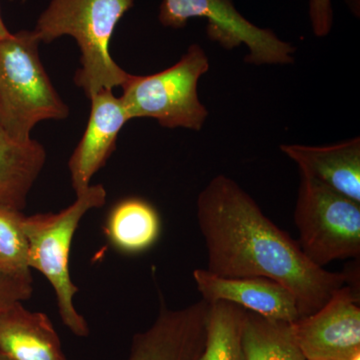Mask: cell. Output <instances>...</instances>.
Segmentation results:
<instances>
[{"label": "cell", "mask_w": 360, "mask_h": 360, "mask_svg": "<svg viewBox=\"0 0 360 360\" xmlns=\"http://www.w3.org/2000/svg\"><path fill=\"white\" fill-rule=\"evenodd\" d=\"M359 293L345 284L321 309L292 322L307 360H348L360 352Z\"/></svg>", "instance_id": "obj_8"}, {"label": "cell", "mask_w": 360, "mask_h": 360, "mask_svg": "<svg viewBox=\"0 0 360 360\" xmlns=\"http://www.w3.org/2000/svg\"><path fill=\"white\" fill-rule=\"evenodd\" d=\"M210 305L201 300L172 309L161 303L153 323L132 338L127 360H198L205 348Z\"/></svg>", "instance_id": "obj_9"}, {"label": "cell", "mask_w": 360, "mask_h": 360, "mask_svg": "<svg viewBox=\"0 0 360 360\" xmlns=\"http://www.w3.org/2000/svg\"><path fill=\"white\" fill-rule=\"evenodd\" d=\"M348 360H360V352H357V354H355L354 355H352V357H350Z\"/></svg>", "instance_id": "obj_23"}, {"label": "cell", "mask_w": 360, "mask_h": 360, "mask_svg": "<svg viewBox=\"0 0 360 360\" xmlns=\"http://www.w3.org/2000/svg\"><path fill=\"white\" fill-rule=\"evenodd\" d=\"M208 70L207 54L194 44L167 70L146 77L130 75L120 96L129 120L155 118L165 129L200 131L208 110L198 97V82Z\"/></svg>", "instance_id": "obj_5"}, {"label": "cell", "mask_w": 360, "mask_h": 360, "mask_svg": "<svg viewBox=\"0 0 360 360\" xmlns=\"http://www.w3.org/2000/svg\"><path fill=\"white\" fill-rule=\"evenodd\" d=\"M11 33L8 28L6 27V23H4V18H2L1 8H0V41L6 39Z\"/></svg>", "instance_id": "obj_21"}, {"label": "cell", "mask_w": 360, "mask_h": 360, "mask_svg": "<svg viewBox=\"0 0 360 360\" xmlns=\"http://www.w3.org/2000/svg\"><path fill=\"white\" fill-rule=\"evenodd\" d=\"M45 162L46 151L40 142L18 141L0 124V210H25Z\"/></svg>", "instance_id": "obj_14"}, {"label": "cell", "mask_w": 360, "mask_h": 360, "mask_svg": "<svg viewBox=\"0 0 360 360\" xmlns=\"http://www.w3.org/2000/svg\"><path fill=\"white\" fill-rule=\"evenodd\" d=\"M25 217L18 210H0V270L32 274L27 239L22 229Z\"/></svg>", "instance_id": "obj_18"}, {"label": "cell", "mask_w": 360, "mask_h": 360, "mask_svg": "<svg viewBox=\"0 0 360 360\" xmlns=\"http://www.w3.org/2000/svg\"><path fill=\"white\" fill-rule=\"evenodd\" d=\"M202 300L233 303L267 319L295 322L302 317L295 295L281 283L264 277H224L207 269L194 270Z\"/></svg>", "instance_id": "obj_11"}, {"label": "cell", "mask_w": 360, "mask_h": 360, "mask_svg": "<svg viewBox=\"0 0 360 360\" xmlns=\"http://www.w3.org/2000/svg\"><path fill=\"white\" fill-rule=\"evenodd\" d=\"M207 270L224 277H264L295 295L300 315L314 314L356 269L330 272L312 264L296 241L262 212L238 182L213 177L196 201Z\"/></svg>", "instance_id": "obj_1"}, {"label": "cell", "mask_w": 360, "mask_h": 360, "mask_svg": "<svg viewBox=\"0 0 360 360\" xmlns=\"http://www.w3.org/2000/svg\"><path fill=\"white\" fill-rule=\"evenodd\" d=\"M0 360H13L11 359V357L7 356L6 354H4V352L0 350Z\"/></svg>", "instance_id": "obj_22"}, {"label": "cell", "mask_w": 360, "mask_h": 360, "mask_svg": "<svg viewBox=\"0 0 360 360\" xmlns=\"http://www.w3.org/2000/svg\"><path fill=\"white\" fill-rule=\"evenodd\" d=\"M161 220L148 201L129 198L118 201L106 217L103 233L113 250L134 255L153 248L160 238Z\"/></svg>", "instance_id": "obj_15"}, {"label": "cell", "mask_w": 360, "mask_h": 360, "mask_svg": "<svg viewBox=\"0 0 360 360\" xmlns=\"http://www.w3.org/2000/svg\"><path fill=\"white\" fill-rule=\"evenodd\" d=\"M291 323L246 310L241 335L245 360H307Z\"/></svg>", "instance_id": "obj_16"}, {"label": "cell", "mask_w": 360, "mask_h": 360, "mask_svg": "<svg viewBox=\"0 0 360 360\" xmlns=\"http://www.w3.org/2000/svg\"><path fill=\"white\" fill-rule=\"evenodd\" d=\"M309 18L316 37H326L328 35L333 26L331 0H309Z\"/></svg>", "instance_id": "obj_20"}, {"label": "cell", "mask_w": 360, "mask_h": 360, "mask_svg": "<svg viewBox=\"0 0 360 360\" xmlns=\"http://www.w3.org/2000/svg\"><path fill=\"white\" fill-rule=\"evenodd\" d=\"M33 293L32 274L0 270V311L14 303L30 300Z\"/></svg>", "instance_id": "obj_19"}, {"label": "cell", "mask_w": 360, "mask_h": 360, "mask_svg": "<svg viewBox=\"0 0 360 360\" xmlns=\"http://www.w3.org/2000/svg\"><path fill=\"white\" fill-rule=\"evenodd\" d=\"M281 150L295 161L300 174L360 203V139L331 146L281 144Z\"/></svg>", "instance_id": "obj_12"}, {"label": "cell", "mask_w": 360, "mask_h": 360, "mask_svg": "<svg viewBox=\"0 0 360 360\" xmlns=\"http://www.w3.org/2000/svg\"><path fill=\"white\" fill-rule=\"evenodd\" d=\"M295 222L298 245L312 264L324 269L340 259L360 257V203L300 175Z\"/></svg>", "instance_id": "obj_6"}, {"label": "cell", "mask_w": 360, "mask_h": 360, "mask_svg": "<svg viewBox=\"0 0 360 360\" xmlns=\"http://www.w3.org/2000/svg\"><path fill=\"white\" fill-rule=\"evenodd\" d=\"M191 18L207 20L208 37L226 51L245 45V60L252 65H288L295 63L296 49L267 28L246 20L233 0H162L158 20L165 27H186Z\"/></svg>", "instance_id": "obj_7"}, {"label": "cell", "mask_w": 360, "mask_h": 360, "mask_svg": "<svg viewBox=\"0 0 360 360\" xmlns=\"http://www.w3.org/2000/svg\"><path fill=\"white\" fill-rule=\"evenodd\" d=\"M135 0H51L40 14L34 32L40 44L71 37L80 51L75 82L91 97L104 89L122 87L130 73L115 63L110 40L118 22Z\"/></svg>", "instance_id": "obj_2"}, {"label": "cell", "mask_w": 360, "mask_h": 360, "mask_svg": "<svg viewBox=\"0 0 360 360\" xmlns=\"http://www.w3.org/2000/svg\"><path fill=\"white\" fill-rule=\"evenodd\" d=\"M33 30L11 33L0 41V124L20 141H30L35 125L70 115L39 58Z\"/></svg>", "instance_id": "obj_3"}, {"label": "cell", "mask_w": 360, "mask_h": 360, "mask_svg": "<svg viewBox=\"0 0 360 360\" xmlns=\"http://www.w3.org/2000/svg\"><path fill=\"white\" fill-rule=\"evenodd\" d=\"M245 311L231 302L210 303L205 348L198 360H245L241 342Z\"/></svg>", "instance_id": "obj_17"}, {"label": "cell", "mask_w": 360, "mask_h": 360, "mask_svg": "<svg viewBox=\"0 0 360 360\" xmlns=\"http://www.w3.org/2000/svg\"><path fill=\"white\" fill-rule=\"evenodd\" d=\"M23 1H25V0H23Z\"/></svg>", "instance_id": "obj_24"}, {"label": "cell", "mask_w": 360, "mask_h": 360, "mask_svg": "<svg viewBox=\"0 0 360 360\" xmlns=\"http://www.w3.org/2000/svg\"><path fill=\"white\" fill-rule=\"evenodd\" d=\"M108 193L101 184L90 186L75 202L58 213L25 217L22 229L28 245V265L49 281L56 293L63 324L78 338H87L89 328L78 312L75 297L79 290L70 276L71 245L80 221L89 210L103 207Z\"/></svg>", "instance_id": "obj_4"}, {"label": "cell", "mask_w": 360, "mask_h": 360, "mask_svg": "<svg viewBox=\"0 0 360 360\" xmlns=\"http://www.w3.org/2000/svg\"><path fill=\"white\" fill-rule=\"evenodd\" d=\"M0 350L13 360H68L51 319L22 302L0 311Z\"/></svg>", "instance_id": "obj_13"}, {"label": "cell", "mask_w": 360, "mask_h": 360, "mask_svg": "<svg viewBox=\"0 0 360 360\" xmlns=\"http://www.w3.org/2000/svg\"><path fill=\"white\" fill-rule=\"evenodd\" d=\"M89 99L86 129L68 161L75 195L91 186L92 177L106 165L115 150L120 130L130 120L122 99L112 90H101Z\"/></svg>", "instance_id": "obj_10"}]
</instances>
